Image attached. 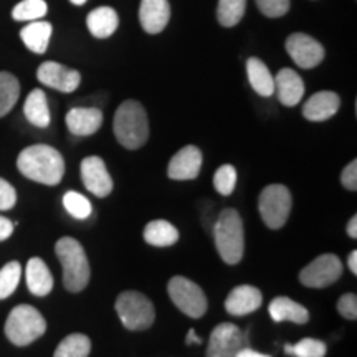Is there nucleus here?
Listing matches in <instances>:
<instances>
[{"mask_svg":"<svg viewBox=\"0 0 357 357\" xmlns=\"http://www.w3.org/2000/svg\"><path fill=\"white\" fill-rule=\"evenodd\" d=\"M17 167L30 181L45 185H56L63 178L65 160L55 147L35 144L25 147L19 154Z\"/></svg>","mask_w":357,"mask_h":357,"instance_id":"f257e3e1","label":"nucleus"},{"mask_svg":"<svg viewBox=\"0 0 357 357\" xmlns=\"http://www.w3.org/2000/svg\"><path fill=\"white\" fill-rule=\"evenodd\" d=\"M114 136L119 144L129 151H136L149 139V121L141 102L128 100L119 105L114 114Z\"/></svg>","mask_w":357,"mask_h":357,"instance_id":"f03ea898","label":"nucleus"},{"mask_svg":"<svg viewBox=\"0 0 357 357\" xmlns=\"http://www.w3.org/2000/svg\"><path fill=\"white\" fill-rule=\"evenodd\" d=\"M213 238L218 255L227 265H236L243 258L245 231L243 220L235 208H225L213 227Z\"/></svg>","mask_w":357,"mask_h":357,"instance_id":"7ed1b4c3","label":"nucleus"},{"mask_svg":"<svg viewBox=\"0 0 357 357\" xmlns=\"http://www.w3.org/2000/svg\"><path fill=\"white\" fill-rule=\"evenodd\" d=\"M56 257L63 266V284L70 293H79L88 287L91 270L86 253L78 240L63 236L56 242Z\"/></svg>","mask_w":357,"mask_h":357,"instance_id":"20e7f679","label":"nucleus"},{"mask_svg":"<svg viewBox=\"0 0 357 357\" xmlns=\"http://www.w3.org/2000/svg\"><path fill=\"white\" fill-rule=\"evenodd\" d=\"M47 331V321L30 305L13 307L6 323V336L12 344L24 347L32 344Z\"/></svg>","mask_w":357,"mask_h":357,"instance_id":"39448f33","label":"nucleus"},{"mask_svg":"<svg viewBox=\"0 0 357 357\" xmlns=\"http://www.w3.org/2000/svg\"><path fill=\"white\" fill-rule=\"evenodd\" d=\"M116 312L129 331H144L154 324L153 301L139 291H123L116 300Z\"/></svg>","mask_w":357,"mask_h":357,"instance_id":"423d86ee","label":"nucleus"},{"mask_svg":"<svg viewBox=\"0 0 357 357\" xmlns=\"http://www.w3.org/2000/svg\"><path fill=\"white\" fill-rule=\"evenodd\" d=\"M291 205V192L281 184L266 185L258 199V211L265 225L271 230H278L288 222Z\"/></svg>","mask_w":357,"mask_h":357,"instance_id":"0eeeda50","label":"nucleus"},{"mask_svg":"<svg viewBox=\"0 0 357 357\" xmlns=\"http://www.w3.org/2000/svg\"><path fill=\"white\" fill-rule=\"evenodd\" d=\"M169 296L176 307H178L189 318L199 319L207 312V296L197 283L185 276H174L167 284Z\"/></svg>","mask_w":357,"mask_h":357,"instance_id":"6e6552de","label":"nucleus"},{"mask_svg":"<svg viewBox=\"0 0 357 357\" xmlns=\"http://www.w3.org/2000/svg\"><path fill=\"white\" fill-rule=\"evenodd\" d=\"M341 275L342 261L334 253H324L303 268L300 281L307 288H326L336 283Z\"/></svg>","mask_w":357,"mask_h":357,"instance_id":"1a4fd4ad","label":"nucleus"},{"mask_svg":"<svg viewBox=\"0 0 357 357\" xmlns=\"http://www.w3.org/2000/svg\"><path fill=\"white\" fill-rule=\"evenodd\" d=\"M243 347H247V337L242 329L231 323H222L211 334L205 357H236Z\"/></svg>","mask_w":357,"mask_h":357,"instance_id":"9d476101","label":"nucleus"},{"mask_svg":"<svg viewBox=\"0 0 357 357\" xmlns=\"http://www.w3.org/2000/svg\"><path fill=\"white\" fill-rule=\"evenodd\" d=\"M288 55L300 68H316L324 60V48L318 40L306 33H293L287 38Z\"/></svg>","mask_w":357,"mask_h":357,"instance_id":"9b49d317","label":"nucleus"},{"mask_svg":"<svg viewBox=\"0 0 357 357\" xmlns=\"http://www.w3.org/2000/svg\"><path fill=\"white\" fill-rule=\"evenodd\" d=\"M37 78L45 86L61 93H73L82 83L79 71L56 63V61H45V63L40 65L37 70Z\"/></svg>","mask_w":357,"mask_h":357,"instance_id":"f8f14e48","label":"nucleus"},{"mask_svg":"<svg viewBox=\"0 0 357 357\" xmlns=\"http://www.w3.org/2000/svg\"><path fill=\"white\" fill-rule=\"evenodd\" d=\"M82 178L86 189L96 197H108L113 192V178H111L105 160L98 155L84 158L82 162Z\"/></svg>","mask_w":357,"mask_h":357,"instance_id":"ddd939ff","label":"nucleus"},{"mask_svg":"<svg viewBox=\"0 0 357 357\" xmlns=\"http://www.w3.org/2000/svg\"><path fill=\"white\" fill-rule=\"evenodd\" d=\"M202 169V151L197 146H185L169 162L167 176L174 181H194Z\"/></svg>","mask_w":357,"mask_h":357,"instance_id":"4468645a","label":"nucleus"},{"mask_svg":"<svg viewBox=\"0 0 357 357\" xmlns=\"http://www.w3.org/2000/svg\"><path fill=\"white\" fill-rule=\"evenodd\" d=\"M171 19L169 0H141L139 22L147 33L155 35L166 29Z\"/></svg>","mask_w":357,"mask_h":357,"instance_id":"2eb2a0df","label":"nucleus"},{"mask_svg":"<svg viewBox=\"0 0 357 357\" xmlns=\"http://www.w3.org/2000/svg\"><path fill=\"white\" fill-rule=\"evenodd\" d=\"M275 93L281 105L293 108L303 100L305 95V83L296 71L291 68H283L275 77Z\"/></svg>","mask_w":357,"mask_h":357,"instance_id":"dca6fc26","label":"nucleus"},{"mask_svg":"<svg viewBox=\"0 0 357 357\" xmlns=\"http://www.w3.org/2000/svg\"><path fill=\"white\" fill-rule=\"evenodd\" d=\"M341 106V98L334 91H318L303 106V116L307 121L321 123L333 118Z\"/></svg>","mask_w":357,"mask_h":357,"instance_id":"f3484780","label":"nucleus"},{"mask_svg":"<svg viewBox=\"0 0 357 357\" xmlns=\"http://www.w3.org/2000/svg\"><path fill=\"white\" fill-rule=\"evenodd\" d=\"M263 296L261 291L250 284H242L230 291L225 300V310L231 316H245L257 311L261 306Z\"/></svg>","mask_w":357,"mask_h":357,"instance_id":"a211bd4d","label":"nucleus"},{"mask_svg":"<svg viewBox=\"0 0 357 357\" xmlns=\"http://www.w3.org/2000/svg\"><path fill=\"white\" fill-rule=\"evenodd\" d=\"M66 126L75 136H91L102 126V113L98 108H73L66 114Z\"/></svg>","mask_w":357,"mask_h":357,"instance_id":"6ab92c4d","label":"nucleus"},{"mask_svg":"<svg viewBox=\"0 0 357 357\" xmlns=\"http://www.w3.org/2000/svg\"><path fill=\"white\" fill-rule=\"evenodd\" d=\"M271 319L275 323H283V321H291L294 324H306L310 321V312L300 303L289 300L287 296H278L268 306Z\"/></svg>","mask_w":357,"mask_h":357,"instance_id":"aec40b11","label":"nucleus"},{"mask_svg":"<svg viewBox=\"0 0 357 357\" xmlns=\"http://www.w3.org/2000/svg\"><path fill=\"white\" fill-rule=\"evenodd\" d=\"M26 287L35 296H47L53 289V276L42 258H30L26 263Z\"/></svg>","mask_w":357,"mask_h":357,"instance_id":"412c9836","label":"nucleus"},{"mask_svg":"<svg viewBox=\"0 0 357 357\" xmlns=\"http://www.w3.org/2000/svg\"><path fill=\"white\" fill-rule=\"evenodd\" d=\"M119 17L114 8L98 7L86 17V26L95 38H108L118 30Z\"/></svg>","mask_w":357,"mask_h":357,"instance_id":"4be33fe9","label":"nucleus"},{"mask_svg":"<svg viewBox=\"0 0 357 357\" xmlns=\"http://www.w3.org/2000/svg\"><path fill=\"white\" fill-rule=\"evenodd\" d=\"M52 24L42 20H33L20 30V38L30 52L42 55V53L47 52L48 43H50L52 38Z\"/></svg>","mask_w":357,"mask_h":357,"instance_id":"5701e85b","label":"nucleus"},{"mask_svg":"<svg viewBox=\"0 0 357 357\" xmlns=\"http://www.w3.org/2000/svg\"><path fill=\"white\" fill-rule=\"evenodd\" d=\"M247 75L250 84H252V88L255 89L258 95L263 98L275 95V78L271 77L270 70H268V66L263 63L260 58H248Z\"/></svg>","mask_w":357,"mask_h":357,"instance_id":"b1692460","label":"nucleus"},{"mask_svg":"<svg viewBox=\"0 0 357 357\" xmlns=\"http://www.w3.org/2000/svg\"><path fill=\"white\" fill-rule=\"evenodd\" d=\"M25 118L29 119L30 124L37 128H48L50 126V108H48L47 95L43 89H33L29 96H26L24 105Z\"/></svg>","mask_w":357,"mask_h":357,"instance_id":"393cba45","label":"nucleus"},{"mask_svg":"<svg viewBox=\"0 0 357 357\" xmlns=\"http://www.w3.org/2000/svg\"><path fill=\"white\" fill-rule=\"evenodd\" d=\"M144 240L153 247H171L178 240V230L167 220H153L146 225Z\"/></svg>","mask_w":357,"mask_h":357,"instance_id":"a878e982","label":"nucleus"},{"mask_svg":"<svg viewBox=\"0 0 357 357\" xmlns=\"http://www.w3.org/2000/svg\"><path fill=\"white\" fill-rule=\"evenodd\" d=\"M20 96V83L8 71H0V118L10 113Z\"/></svg>","mask_w":357,"mask_h":357,"instance_id":"bb28decb","label":"nucleus"},{"mask_svg":"<svg viewBox=\"0 0 357 357\" xmlns=\"http://www.w3.org/2000/svg\"><path fill=\"white\" fill-rule=\"evenodd\" d=\"M91 351V341L84 334L75 333L66 336L56 347L53 357H88Z\"/></svg>","mask_w":357,"mask_h":357,"instance_id":"cd10ccee","label":"nucleus"},{"mask_svg":"<svg viewBox=\"0 0 357 357\" xmlns=\"http://www.w3.org/2000/svg\"><path fill=\"white\" fill-rule=\"evenodd\" d=\"M247 10V0H218L217 20L222 26H235L243 19Z\"/></svg>","mask_w":357,"mask_h":357,"instance_id":"c85d7f7f","label":"nucleus"},{"mask_svg":"<svg viewBox=\"0 0 357 357\" xmlns=\"http://www.w3.org/2000/svg\"><path fill=\"white\" fill-rule=\"evenodd\" d=\"M48 6L45 0H22L12 10L13 20L17 22H33L47 15Z\"/></svg>","mask_w":357,"mask_h":357,"instance_id":"c756f323","label":"nucleus"},{"mask_svg":"<svg viewBox=\"0 0 357 357\" xmlns=\"http://www.w3.org/2000/svg\"><path fill=\"white\" fill-rule=\"evenodd\" d=\"M284 352L294 357H324L326 352H328V347L319 339L305 337L298 344L284 346Z\"/></svg>","mask_w":357,"mask_h":357,"instance_id":"7c9ffc66","label":"nucleus"},{"mask_svg":"<svg viewBox=\"0 0 357 357\" xmlns=\"http://www.w3.org/2000/svg\"><path fill=\"white\" fill-rule=\"evenodd\" d=\"M22 266L19 261H10L0 270V300H6L15 291L20 283Z\"/></svg>","mask_w":357,"mask_h":357,"instance_id":"2f4dec72","label":"nucleus"},{"mask_svg":"<svg viewBox=\"0 0 357 357\" xmlns=\"http://www.w3.org/2000/svg\"><path fill=\"white\" fill-rule=\"evenodd\" d=\"M63 205L66 212H68L70 215H73L75 218H78V220H84V218H88L93 212L91 202H89L84 195L79 194V192L75 190L66 192L63 195Z\"/></svg>","mask_w":357,"mask_h":357,"instance_id":"473e14b6","label":"nucleus"},{"mask_svg":"<svg viewBox=\"0 0 357 357\" xmlns=\"http://www.w3.org/2000/svg\"><path fill=\"white\" fill-rule=\"evenodd\" d=\"M213 185H215V190L218 194L230 195L236 185L235 167L230 166V164H223L222 167H218L215 176H213Z\"/></svg>","mask_w":357,"mask_h":357,"instance_id":"72a5a7b5","label":"nucleus"},{"mask_svg":"<svg viewBox=\"0 0 357 357\" xmlns=\"http://www.w3.org/2000/svg\"><path fill=\"white\" fill-rule=\"evenodd\" d=\"M255 2L268 19H280L289 10V0H255Z\"/></svg>","mask_w":357,"mask_h":357,"instance_id":"f704fd0d","label":"nucleus"},{"mask_svg":"<svg viewBox=\"0 0 357 357\" xmlns=\"http://www.w3.org/2000/svg\"><path fill=\"white\" fill-rule=\"evenodd\" d=\"M337 311L346 319L354 321L357 318V296L354 293H346L339 298L337 301Z\"/></svg>","mask_w":357,"mask_h":357,"instance_id":"c9c22d12","label":"nucleus"},{"mask_svg":"<svg viewBox=\"0 0 357 357\" xmlns=\"http://www.w3.org/2000/svg\"><path fill=\"white\" fill-rule=\"evenodd\" d=\"M17 202V192L6 178H0V211H10Z\"/></svg>","mask_w":357,"mask_h":357,"instance_id":"e433bc0d","label":"nucleus"},{"mask_svg":"<svg viewBox=\"0 0 357 357\" xmlns=\"http://www.w3.org/2000/svg\"><path fill=\"white\" fill-rule=\"evenodd\" d=\"M341 184L351 192L357 190V160H351L344 167L341 174Z\"/></svg>","mask_w":357,"mask_h":357,"instance_id":"4c0bfd02","label":"nucleus"},{"mask_svg":"<svg viewBox=\"0 0 357 357\" xmlns=\"http://www.w3.org/2000/svg\"><path fill=\"white\" fill-rule=\"evenodd\" d=\"M13 227H15V223L0 215V242L7 240L13 234Z\"/></svg>","mask_w":357,"mask_h":357,"instance_id":"58836bf2","label":"nucleus"},{"mask_svg":"<svg viewBox=\"0 0 357 357\" xmlns=\"http://www.w3.org/2000/svg\"><path fill=\"white\" fill-rule=\"evenodd\" d=\"M236 357H271V356L263 354V352H258V351H253L247 346V347H243V349L240 351L238 354H236Z\"/></svg>","mask_w":357,"mask_h":357,"instance_id":"ea45409f","label":"nucleus"},{"mask_svg":"<svg viewBox=\"0 0 357 357\" xmlns=\"http://www.w3.org/2000/svg\"><path fill=\"white\" fill-rule=\"evenodd\" d=\"M347 235L351 236V238H357V217H351L349 223H347Z\"/></svg>","mask_w":357,"mask_h":357,"instance_id":"a19ab883","label":"nucleus"},{"mask_svg":"<svg viewBox=\"0 0 357 357\" xmlns=\"http://www.w3.org/2000/svg\"><path fill=\"white\" fill-rule=\"evenodd\" d=\"M187 344H202V339L197 336V333L194 331V329H189V333H187V339H185Z\"/></svg>","mask_w":357,"mask_h":357,"instance_id":"79ce46f5","label":"nucleus"},{"mask_svg":"<svg viewBox=\"0 0 357 357\" xmlns=\"http://www.w3.org/2000/svg\"><path fill=\"white\" fill-rule=\"evenodd\" d=\"M347 265H349L352 275H357V252L352 250L349 253V258H347Z\"/></svg>","mask_w":357,"mask_h":357,"instance_id":"37998d69","label":"nucleus"},{"mask_svg":"<svg viewBox=\"0 0 357 357\" xmlns=\"http://www.w3.org/2000/svg\"><path fill=\"white\" fill-rule=\"evenodd\" d=\"M71 3H75V6H83L84 2H86V0H70Z\"/></svg>","mask_w":357,"mask_h":357,"instance_id":"c03bdc74","label":"nucleus"}]
</instances>
